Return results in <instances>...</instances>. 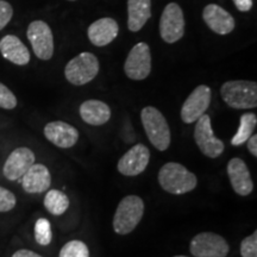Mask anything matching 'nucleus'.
I'll list each match as a JSON object with an SVG mask.
<instances>
[{
  "mask_svg": "<svg viewBox=\"0 0 257 257\" xmlns=\"http://www.w3.org/2000/svg\"><path fill=\"white\" fill-rule=\"evenodd\" d=\"M159 182L167 193L180 195L197 187L198 179L185 166L176 162H168L160 169Z\"/></svg>",
  "mask_w": 257,
  "mask_h": 257,
  "instance_id": "f257e3e1",
  "label": "nucleus"
},
{
  "mask_svg": "<svg viewBox=\"0 0 257 257\" xmlns=\"http://www.w3.org/2000/svg\"><path fill=\"white\" fill-rule=\"evenodd\" d=\"M225 104L236 110H248L257 106V83L245 80L225 82L220 88Z\"/></svg>",
  "mask_w": 257,
  "mask_h": 257,
  "instance_id": "f03ea898",
  "label": "nucleus"
},
{
  "mask_svg": "<svg viewBox=\"0 0 257 257\" xmlns=\"http://www.w3.org/2000/svg\"><path fill=\"white\" fill-rule=\"evenodd\" d=\"M141 120L150 143L160 152H165L170 146V128L166 117L154 106H147L141 112Z\"/></svg>",
  "mask_w": 257,
  "mask_h": 257,
  "instance_id": "7ed1b4c3",
  "label": "nucleus"
},
{
  "mask_svg": "<svg viewBox=\"0 0 257 257\" xmlns=\"http://www.w3.org/2000/svg\"><path fill=\"white\" fill-rule=\"evenodd\" d=\"M144 214V201L137 195H127L118 204L113 229L118 234H128L136 229Z\"/></svg>",
  "mask_w": 257,
  "mask_h": 257,
  "instance_id": "20e7f679",
  "label": "nucleus"
},
{
  "mask_svg": "<svg viewBox=\"0 0 257 257\" xmlns=\"http://www.w3.org/2000/svg\"><path fill=\"white\" fill-rule=\"evenodd\" d=\"M99 61L92 53L79 54L67 63L64 68L66 79L75 86H83L91 82L99 73Z\"/></svg>",
  "mask_w": 257,
  "mask_h": 257,
  "instance_id": "39448f33",
  "label": "nucleus"
},
{
  "mask_svg": "<svg viewBox=\"0 0 257 257\" xmlns=\"http://www.w3.org/2000/svg\"><path fill=\"white\" fill-rule=\"evenodd\" d=\"M160 34L167 43H175L184 37V12L176 3H169L163 10L160 21Z\"/></svg>",
  "mask_w": 257,
  "mask_h": 257,
  "instance_id": "423d86ee",
  "label": "nucleus"
},
{
  "mask_svg": "<svg viewBox=\"0 0 257 257\" xmlns=\"http://www.w3.org/2000/svg\"><path fill=\"white\" fill-rule=\"evenodd\" d=\"M124 70L128 79L136 81H141L149 76L152 72V54L147 43L140 42L130 50L125 61Z\"/></svg>",
  "mask_w": 257,
  "mask_h": 257,
  "instance_id": "0eeeda50",
  "label": "nucleus"
},
{
  "mask_svg": "<svg viewBox=\"0 0 257 257\" xmlns=\"http://www.w3.org/2000/svg\"><path fill=\"white\" fill-rule=\"evenodd\" d=\"M194 140L200 152L210 159H217L224 153V143L218 140L212 131L210 115L202 114L197 120L194 128Z\"/></svg>",
  "mask_w": 257,
  "mask_h": 257,
  "instance_id": "6e6552de",
  "label": "nucleus"
},
{
  "mask_svg": "<svg viewBox=\"0 0 257 257\" xmlns=\"http://www.w3.org/2000/svg\"><path fill=\"white\" fill-rule=\"evenodd\" d=\"M35 55L40 60L48 61L54 55V37L51 29L46 22L34 21L29 25L27 31Z\"/></svg>",
  "mask_w": 257,
  "mask_h": 257,
  "instance_id": "1a4fd4ad",
  "label": "nucleus"
},
{
  "mask_svg": "<svg viewBox=\"0 0 257 257\" xmlns=\"http://www.w3.org/2000/svg\"><path fill=\"white\" fill-rule=\"evenodd\" d=\"M189 251L195 257H226L230 246L219 234L201 232L192 239Z\"/></svg>",
  "mask_w": 257,
  "mask_h": 257,
  "instance_id": "9d476101",
  "label": "nucleus"
},
{
  "mask_svg": "<svg viewBox=\"0 0 257 257\" xmlns=\"http://www.w3.org/2000/svg\"><path fill=\"white\" fill-rule=\"evenodd\" d=\"M212 92L206 85H200L186 99L181 108V119L186 124L195 123L211 104Z\"/></svg>",
  "mask_w": 257,
  "mask_h": 257,
  "instance_id": "9b49d317",
  "label": "nucleus"
},
{
  "mask_svg": "<svg viewBox=\"0 0 257 257\" xmlns=\"http://www.w3.org/2000/svg\"><path fill=\"white\" fill-rule=\"evenodd\" d=\"M149 161V149L144 144H136L118 161L117 169L125 176H137L147 169Z\"/></svg>",
  "mask_w": 257,
  "mask_h": 257,
  "instance_id": "f8f14e48",
  "label": "nucleus"
},
{
  "mask_svg": "<svg viewBox=\"0 0 257 257\" xmlns=\"http://www.w3.org/2000/svg\"><path fill=\"white\" fill-rule=\"evenodd\" d=\"M35 160L36 157L31 149L25 147L17 148L10 154L6 160L4 168H3V174L10 181L19 180L34 165Z\"/></svg>",
  "mask_w": 257,
  "mask_h": 257,
  "instance_id": "ddd939ff",
  "label": "nucleus"
},
{
  "mask_svg": "<svg viewBox=\"0 0 257 257\" xmlns=\"http://www.w3.org/2000/svg\"><path fill=\"white\" fill-rule=\"evenodd\" d=\"M227 175L233 191L240 197H246L253 189L250 170L245 162L239 157H233L227 163Z\"/></svg>",
  "mask_w": 257,
  "mask_h": 257,
  "instance_id": "4468645a",
  "label": "nucleus"
},
{
  "mask_svg": "<svg viewBox=\"0 0 257 257\" xmlns=\"http://www.w3.org/2000/svg\"><path fill=\"white\" fill-rule=\"evenodd\" d=\"M44 136L54 146L68 149L75 146L79 141V131L73 125L56 120L44 126Z\"/></svg>",
  "mask_w": 257,
  "mask_h": 257,
  "instance_id": "2eb2a0df",
  "label": "nucleus"
},
{
  "mask_svg": "<svg viewBox=\"0 0 257 257\" xmlns=\"http://www.w3.org/2000/svg\"><path fill=\"white\" fill-rule=\"evenodd\" d=\"M21 179L23 189L30 194L47 192L51 185L49 169L42 163H34Z\"/></svg>",
  "mask_w": 257,
  "mask_h": 257,
  "instance_id": "dca6fc26",
  "label": "nucleus"
},
{
  "mask_svg": "<svg viewBox=\"0 0 257 257\" xmlns=\"http://www.w3.org/2000/svg\"><path fill=\"white\" fill-rule=\"evenodd\" d=\"M202 18L207 27L218 35H227L234 29L233 17L219 5H207L202 11Z\"/></svg>",
  "mask_w": 257,
  "mask_h": 257,
  "instance_id": "f3484780",
  "label": "nucleus"
},
{
  "mask_svg": "<svg viewBox=\"0 0 257 257\" xmlns=\"http://www.w3.org/2000/svg\"><path fill=\"white\" fill-rule=\"evenodd\" d=\"M119 27L112 18H100L88 28V38L95 47H105L118 36Z\"/></svg>",
  "mask_w": 257,
  "mask_h": 257,
  "instance_id": "a211bd4d",
  "label": "nucleus"
},
{
  "mask_svg": "<svg viewBox=\"0 0 257 257\" xmlns=\"http://www.w3.org/2000/svg\"><path fill=\"white\" fill-rule=\"evenodd\" d=\"M0 54L17 66H27L30 62V51L15 35H6L0 40Z\"/></svg>",
  "mask_w": 257,
  "mask_h": 257,
  "instance_id": "6ab92c4d",
  "label": "nucleus"
},
{
  "mask_svg": "<svg viewBox=\"0 0 257 257\" xmlns=\"http://www.w3.org/2000/svg\"><path fill=\"white\" fill-rule=\"evenodd\" d=\"M79 111L82 120L94 126L107 123L111 118L110 106L105 104L104 101L95 100V99L83 101Z\"/></svg>",
  "mask_w": 257,
  "mask_h": 257,
  "instance_id": "aec40b11",
  "label": "nucleus"
},
{
  "mask_svg": "<svg viewBox=\"0 0 257 257\" xmlns=\"http://www.w3.org/2000/svg\"><path fill=\"white\" fill-rule=\"evenodd\" d=\"M152 17V0H127L128 30L137 32Z\"/></svg>",
  "mask_w": 257,
  "mask_h": 257,
  "instance_id": "412c9836",
  "label": "nucleus"
},
{
  "mask_svg": "<svg viewBox=\"0 0 257 257\" xmlns=\"http://www.w3.org/2000/svg\"><path fill=\"white\" fill-rule=\"evenodd\" d=\"M44 207L54 216H61L69 207V198L59 189H50L44 198Z\"/></svg>",
  "mask_w": 257,
  "mask_h": 257,
  "instance_id": "4be33fe9",
  "label": "nucleus"
},
{
  "mask_svg": "<svg viewBox=\"0 0 257 257\" xmlns=\"http://www.w3.org/2000/svg\"><path fill=\"white\" fill-rule=\"evenodd\" d=\"M257 125V117L255 113H244L240 117V123L238 131L234 135L232 140H231V144L232 146H242L249 140V137L253 135Z\"/></svg>",
  "mask_w": 257,
  "mask_h": 257,
  "instance_id": "5701e85b",
  "label": "nucleus"
},
{
  "mask_svg": "<svg viewBox=\"0 0 257 257\" xmlns=\"http://www.w3.org/2000/svg\"><path fill=\"white\" fill-rule=\"evenodd\" d=\"M35 239L40 245H49L53 239L50 221L46 218H40L35 224Z\"/></svg>",
  "mask_w": 257,
  "mask_h": 257,
  "instance_id": "b1692460",
  "label": "nucleus"
},
{
  "mask_svg": "<svg viewBox=\"0 0 257 257\" xmlns=\"http://www.w3.org/2000/svg\"><path fill=\"white\" fill-rule=\"evenodd\" d=\"M59 257H89L88 246L81 240H70L62 246Z\"/></svg>",
  "mask_w": 257,
  "mask_h": 257,
  "instance_id": "393cba45",
  "label": "nucleus"
},
{
  "mask_svg": "<svg viewBox=\"0 0 257 257\" xmlns=\"http://www.w3.org/2000/svg\"><path fill=\"white\" fill-rule=\"evenodd\" d=\"M240 256L257 257V232L246 237L240 243Z\"/></svg>",
  "mask_w": 257,
  "mask_h": 257,
  "instance_id": "a878e982",
  "label": "nucleus"
},
{
  "mask_svg": "<svg viewBox=\"0 0 257 257\" xmlns=\"http://www.w3.org/2000/svg\"><path fill=\"white\" fill-rule=\"evenodd\" d=\"M17 106V98L11 89L0 82V107L5 110H14Z\"/></svg>",
  "mask_w": 257,
  "mask_h": 257,
  "instance_id": "bb28decb",
  "label": "nucleus"
},
{
  "mask_svg": "<svg viewBox=\"0 0 257 257\" xmlns=\"http://www.w3.org/2000/svg\"><path fill=\"white\" fill-rule=\"evenodd\" d=\"M16 204H17V199L14 193L4 187H0V212L14 210Z\"/></svg>",
  "mask_w": 257,
  "mask_h": 257,
  "instance_id": "cd10ccee",
  "label": "nucleus"
},
{
  "mask_svg": "<svg viewBox=\"0 0 257 257\" xmlns=\"http://www.w3.org/2000/svg\"><path fill=\"white\" fill-rule=\"evenodd\" d=\"M14 16V9L10 3L0 0V30H3L10 23Z\"/></svg>",
  "mask_w": 257,
  "mask_h": 257,
  "instance_id": "c85d7f7f",
  "label": "nucleus"
},
{
  "mask_svg": "<svg viewBox=\"0 0 257 257\" xmlns=\"http://www.w3.org/2000/svg\"><path fill=\"white\" fill-rule=\"evenodd\" d=\"M234 6L237 10H239L240 12H248L251 10L253 3L252 0H232Z\"/></svg>",
  "mask_w": 257,
  "mask_h": 257,
  "instance_id": "c756f323",
  "label": "nucleus"
},
{
  "mask_svg": "<svg viewBox=\"0 0 257 257\" xmlns=\"http://www.w3.org/2000/svg\"><path fill=\"white\" fill-rule=\"evenodd\" d=\"M246 142H248L249 152L256 157L257 156V135H251Z\"/></svg>",
  "mask_w": 257,
  "mask_h": 257,
  "instance_id": "7c9ffc66",
  "label": "nucleus"
},
{
  "mask_svg": "<svg viewBox=\"0 0 257 257\" xmlns=\"http://www.w3.org/2000/svg\"><path fill=\"white\" fill-rule=\"evenodd\" d=\"M12 257H42L41 255H38V253L31 251V250H28V249H21L18 250V251H16Z\"/></svg>",
  "mask_w": 257,
  "mask_h": 257,
  "instance_id": "2f4dec72",
  "label": "nucleus"
},
{
  "mask_svg": "<svg viewBox=\"0 0 257 257\" xmlns=\"http://www.w3.org/2000/svg\"><path fill=\"white\" fill-rule=\"evenodd\" d=\"M174 257H187V256H182V255H179V256H174Z\"/></svg>",
  "mask_w": 257,
  "mask_h": 257,
  "instance_id": "473e14b6",
  "label": "nucleus"
},
{
  "mask_svg": "<svg viewBox=\"0 0 257 257\" xmlns=\"http://www.w3.org/2000/svg\"><path fill=\"white\" fill-rule=\"evenodd\" d=\"M72 2H74V0H72Z\"/></svg>",
  "mask_w": 257,
  "mask_h": 257,
  "instance_id": "72a5a7b5",
  "label": "nucleus"
}]
</instances>
